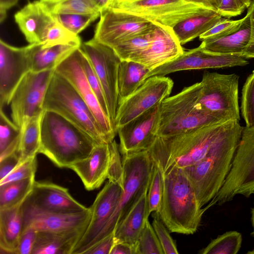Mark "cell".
I'll list each match as a JSON object with an SVG mask.
<instances>
[{
	"label": "cell",
	"mask_w": 254,
	"mask_h": 254,
	"mask_svg": "<svg viewBox=\"0 0 254 254\" xmlns=\"http://www.w3.org/2000/svg\"><path fill=\"white\" fill-rule=\"evenodd\" d=\"M87 227L62 232L37 231L32 254H72Z\"/></svg>",
	"instance_id": "obj_26"
},
{
	"label": "cell",
	"mask_w": 254,
	"mask_h": 254,
	"mask_svg": "<svg viewBox=\"0 0 254 254\" xmlns=\"http://www.w3.org/2000/svg\"><path fill=\"white\" fill-rule=\"evenodd\" d=\"M50 14H98L101 12L91 0H39Z\"/></svg>",
	"instance_id": "obj_34"
},
{
	"label": "cell",
	"mask_w": 254,
	"mask_h": 254,
	"mask_svg": "<svg viewBox=\"0 0 254 254\" xmlns=\"http://www.w3.org/2000/svg\"><path fill=\"white\" fill-rule=\"evenodd\" d=\"M244 127L239 123L200 162L183 169L203 208L217 194L227 177Z\"/></svg>",
	"instance_id": "obj_4"
},
{
	"label": "cell",
	"mask_w": 254,
	"mask_h": 254,
	"mask_svg": "<svg viewBox=\"0 0 254 254\" xmlns=\"http://www.w3.org/2000/svg\"><path fill=\"white\" fill-rule=\"evenodd\" d=\"M0 153L18 138L20 129L0 109Z\"/></svg>",
	"instance_id": "obj_44"
},
{
	"label": "cell",
	"mask_w": 254,
	"mask_h": 254,
	"mask_svg": "<svg viewBox=\"0 0 254 254\" xmlns=\"http://www.w3.org/2000/svg\"><path fill=\"white\" fill-rule=\"evenodd\" d=\"M35 177L0 185V210L22 204L33 188Z\"/></svg>",
	"instance_id": "obj_33"
},
{
	"label": "cell",
	"mask_w": 254,
	"mask_h": 254,
	"mask_svg": "<svg viewBox=\"0 0 254 254\" xmlns=\"http://www.w3.org/2000/svg\"><path fill=\"white\" fill-rule=\"evenodd\" d=\"M153 29L125 41L112 49L121 61H131L138 63L150 44Z\"/></svg>",
	"instance_id": "obj_35"
},
{
	"label": "cell",
	"mask_w": 254,
	"mask_h": 254,
	"mask_svg": "<svg viewBox=\"0 0 254 254\" xmlns=\"http://www.w3.org/2000/svg\"><path fill=\"white\" fill-rule=\"evenodd\" d=\"M37 231L31 227L23 229L16 254H32Z\"/></svg>",
	"instance_id": "obj_48"
},
{
	"label": "cell",
	"mask_w": 254,
	"mask_h": 254,
	"mask_svg": "<svg viewBox=\"0 0 254 254\" xmlns=\"http://www.w3.org/2000/svg\"><path fill=\"white\" fill-rule=\"evenodd\" d=\"M42 113L29 119L20 129L18 149L20 157L19 164L36 157L37 154L39 153L41 144V121Z\"/></svg>",
	"instance_id": "obj_32"
},
{
	"label": "cell",
	"mask_w": 254,
	"mask_h": 254,
	"mask_svg": "<svg viewBox=\"0 0 254 254\" xmlns=\"http://www.w3.org/2000/svg\"><path fill=\"white\" fill-rule=\"evenodd\" d=\"M239 123L231 120L176 135H156L147 151L162 171L172 166L190 167L202 160Z\"/></svg>",
	"instance_id": "obj_1"
},
{
	"label": "cell",
	"mask_w": 254,
	"mask_h": 254,
	"mask_svg": "<svg viewBox=\"0 0 254 254\" xmlns=\"http://www.w3.org/2000/svg\"><path fill=\"white\" fill-rule=\"evenodd\" d=\"M251 222L253 227V231L251 234V236L254 238V205L251 209Z\"/></svg>",
	"instance_id": "obj_57"
},
{
	"label": "cell",
	"mask_w": 254,
	"mask_h": 254,
	"mask_svg": "<svg viewBox=\"0 0 254 254\" xmlns=\"http://www.w3.org/2000/svg\"><path fill=\"white\" fill-rule=\"evenodd\" d=\"M147 189L133 204L114 230L115 243L125 242L135 245L150 213Z\"/></svg>",
	"instance_id": "obj_25"
},
{
	"label": "cell",
	"mask_w": 254,
	"mask_h": 254,
	"mask_svg": "<svg viewBox=\"0 0 254 254\" xmlns=\"http://www.w3.org/2000/svg\"><path fill=\"white\" fill-rule=\"evenodd\" d=\"M109 8L172 29L187 19L217 11L212 7L190 0H119L111 3Z\"/></svg>",
	"instance_id": "obj_7"
},
{
	"label": "cell",
	"mask_w": 254,
	"mask_h": 254,
	"mask_svg": "<svg viewBox=\"0 0 254 254\" xmlns=\"http://www.w3.org/2000/svg\"><path fill=\"white\" fill-rule=\"evenodd\" d=\"M93 4L99 10L101 14L110 7L111 0H91Z\"/></svg>",
	"instance_id": "obj_55"
},
{
	"label": "cell",
	"mask_w": 254,
	"mask_h": 254,
	"mask_svg": "<svg viewBox=\"0 0 254 254\" xmlns=\"http://www.w3.org/2000/svg\"><path fill=\"white\" fill-rule=\"evenodd\" d=\"M100 17L93 38L111 49L148 32L156 25L137 15L112 8L105 10Z\"/></svg>",
	"instance_id": "obj_14"
},
{
	"label": "cell",
	"mask_w": 254,
	"mask_h": 254,
	"mask_svg": "<svg viewBox=\"0 0 254 254\" xmlns=\"http://www.w3.org/2000/svg\"><path fill=\"white\" fill-rule=\"evenodd\" d=\"M31 45V71L40 72L56 68L80 44H67L43 47L40 44Z\"/></svg>",
	"instance_id": "obj_29"
},
{
	"label": "cell",
	"mask_w": 254,
	"mask_h": 254,
	"mask_svg": "<svg viewBox=\"0 0 254 254\" xmlns=\"http://www.w3.org/2000/svg\"><path fill=\"white\" fill-rule=\"evenodd\" d=\"M110 254H136L135 245L125 242H116Z\"/></svg>",
	"instance_id": "obj_53"
},
{
	"label": "cell",
	"mask_w": 254,
	"mask_h": 254,
	"mask_svg": "<svg viewBox=\"0 0 254 254\" xmlns=\"http://www.w3.org/2000/svg\"><path fill=\"white\" fill-rule=\"evenodd\" d=\"M152 226L160 243L164 254H178L175 242L163 222L158 218H155L152 222Z\"/></svg>",
	"instance_id": "obj_47"
},
{
	"label": "cell",
	"mask_w": 254,
	"mask_h": 254,
	"mask_svg": "<svg viewBox=\"0 0 254 254\" xmlns=\"http://www.w3.org/2000/svg\"><path fill=\"white\" fill-rule=\"evenodd\" d=\"M249 7L251 11L250 15L251 27V39L247 49L242 54V56L247 59L254 58V0H253Z\"/></svg>",
	"instance_id": "obj_52"
},
{
	"label": "cell",
	"mask_w": 254,
	"mask_h": 254,
	"mask_svg": "<svg viewBox=\"0 0 254 254\" xmlns=\"http://www.w3.org/2000/svg\"><path fill=\"white\" fill-rule=\"evenodd\" d=\"M99 143L61 115L44 110L41 121L39 153L60 168H67L88 157Z\"/></svg>",
	"instance_id": "obj_2"
},
{
	"label": "cell",
	"mask_w": 254,
	"mask_h": 254,
	"mask_svg": "<svg viewBox=\"0 0 254 254\" xmlns=\"http://www.w3.org/2000/svg\"><path fill=\"white\" fill-rule=\"evenodd\" d=\"M80 48L99 79L105 97L109 119L115 130L114 124L119 106L118 75L121 60L112 49L93 38L82 43Z\"/></svg>",
	"instance_id": "obj_12"
},
{
	"label": "cell",
	"mask_w": 254,
	"mask_h": 254,
	"mask_svg": "<svg viewBox=\"0 0 254 254\" xmlns=\"http://www.w3.org/2000/svg\"><path fill=\"white\" fill-rule=\"evenodd\" d=\"M221 0H215L216 3V4H217V6H218V5L220 3Z\"/></svg>",
	"instance_id": "obj_60"
},
{
	"label": "cell",
	"mask_w": 254,
	"mask_h": 254,
	"mask_svg": "<svg viewBox=\"0 0 254 254\" xmlns=\"http://www.w3.org/2000/svg\"><path fill=\"white\" fill-rule=\"evenodd\" d=\"M248 254H254V250H251V251H250L249 252H247Z\"/></svg>",
	"instance_id": "obj_59"
},
{
	"label": "cell",
	"mask_w": 254,
	"mask_h": 254,
	"mask_svg": "<svg viewBox=\"0 0 254 254\" xmlns=\"http://www.w3.org/2000/svg\"><path fill=\"white\" fill-rule=\"evenodd\" d=\"M81 50L80 63L86 78L104 113L109 118L105 97L99 79L89 60Z\"/></svg>",
	"instance_id": "obj_42"
},
{
	"label": "cell",
	"mask_w": 254,
	"mask_h": 254,
	"mask_svg": "<svg viewBox=\"0 0 254 254\" xmlns=\"http://www.w3.org/2000/svg\"><path fill=\"white\" fill-rule=\"evenodd\" d=\"M37 162L36 157L19 164L8 175L0 181V186L10 182L35 177Z\"/></svg>",
	"instance_id": "obj_45"
},
{
	"label": "cell",
	"mask_w": 254,
	"mask_h": 254,
	"mask_svg": "<svg viewBox=\"0 0 254 254\" xmlns=\"http://www.w3.org/2000/svg\"><path fill=\"white\" fill-rule=\"evenodd\" d=\"M136 254H164L155 231L149 221H146L144 228L135 244Z\"/></svg>",
	"instance_id": "obj_39"
},
{
	"label": "cell",
	"mask_w": 254,
	"mask_h": 254,
	"mask_svg": "<svg viewBox=\"0 0 254 254\" xmlns=\"http://www.w3.org/2000/svg\"><path fill=\"white\" fill-rule=\"evenodd\" d=\"M245 19V16L238 20L222 17L211 29L201 35L199 38L202 41L207 39L219 38L232 34L240 28Z\"/></svg>",
	"instance_id": "obj_43"
},
{
	"label": "cell",
	"mask_w": 254,
	"mask_h": 254,
	"mask_svg": "<svg viewBox=\"0 0 254 254\" xmlns=\"http://www.w3.org/2000/svg\"><path fill=\"white\" fill-rule=\"evenodd\" d=\"M43 108L63 116L85 131L98 143H108L86 103L74 87L55 70L46 93Z\"/></svg>",
	"instance_id": "obj_6"
},
{
	"label": "cell",
	"mask_w": 254,
	"mask_h": 254,
	"mask_svg": "<svg viewBox=\"0 0 254 254\" xmlns=\"http://www.w3.org/2000/svg\"><path fill=\"white\" fill-rule=\"evenodd\" d=\"M119 0H111V4ZM111 5V4H110Z\"/></svg>",
	"instance_id": "obj_61"
},
{
	"label": "cell",
	"mask_w": 254,
	"mask_h": 254,
	"mask_svg": "<svg viewBox=\"0 0 254 254\" xmlns=\"http://www.w3.org/2000/svg\"><path fill=\"white\" fill-rule=\"evenodd\" d=\"M200 86L199 82L184 87L178 93L168 97L161 103L156 135H176L226 121L201 107L198 103Z\"/></svg>",
	"instance_id": "obj_5"
},
{
	"label": "cell",
	"mask_w": 254,
	"mask_h": 254,
	"mask_svg": "<svg viewBox=\"0 0 254 254\" xmlns=\"http://www.w3.org/2000/svg\"><path fill=\"white\" fill-rule=\"evenodd\" d=\"M19 0H0V21L1 23L6 17L7 11L16 5Z\"/></svg>",
	"instance_id": "obj_54"
},
{
	"label": "cell",
	"mask_w": 254,
	"mask_h": 254,
	"mask_svg": "<svg viewBox=\"0 0 254 254\" xmlns=\"http://www.w3.org/2000/svg\"><path fill=\"white\" fill-rule=\"evenodd\" d=\"M239 76L205 71L200 84L198 103L205 111L224 121L240 120Z\"/></svg>",
	"instance_id": "obj_10"
},
{
	"label": "cell",
	"mask_w": 254,
	"mask_h": 254,
	"mask_svg": "<svg viewBox=\"0 0 254 254\" xmlns=\"http://www.w3.org/2000/svg\"><path fill=\"white\" fill-rule=\"evenodd\" d=\"M251 9L249 7L245 19L240 28L227 36L201 41L199 45L203 49L219 54H240L247 49L251 39Z\"/></svg>",
	"instance_id": "obj_27"
},
{
	"label": "cell",
	"mask_w": 254,
	"mask_h": 254,
	"mask_svg": "<svg viewBox=\"0 0 254 254\" xmlns=\"http://www.w3.org/2000/svg\"><path fill=\"white\" fill-rule=\"evenodd\" d=\"M124 189L117 207L100 240L114 230L130 208L149 187L153 163L147 150L122 155Z\"/></svg>",
	"instance_id": "obj_9"
},
{
	"label": "cell",
	"mask_w": 254,
	"mask_h": 254,
	"mask_svg": "<svg viewBox=\"0 0 254 254\" xmlns=\"http://www.w3.org/2000/svg\"><path fill=\"white\" fill-rule=\"evenodd\" d=\"M254 194V126L245 127L231 168L217 194L207 204L208 208L222 205L238 195L249 197Z\"/></svg>",
	"instance_id": "obj_8"
},
{
	"label": "cell",
	"mask_w": 254,
	"mask_h": 254,
	"mask_svg": "<svg viewBox=\"0 0 254 254\" xmlns=\"http://www.w3.org/2000/svg\"><path fill=\"white\" fill-rule=\"evenodd\" d=\"M173 85V80L165 76H153L146 79L133 93L119 103L114 124L117 133L118 128L169 97Z\"/></svg>",
	"instance_id": "obj_13"
},
{
	"label": "cell",
	"mask_w": 254,
	"mask_h": 254,
	"mask_svg": "<svg viewBox=\"0 0 254 254\" xmlns=\"http://www.w3.org/2000/svg\"><path fill=\"white\" fill-rule=\"evenodd\" d=\"M115 243L114 233L113 232L94 244L84 254H110Z\"/></svg>",
	"instance_id": "obj_50"
},
{
	"label": "cell",
	"mask_w": 254,
	"mask_h": 254,
	"mask_svg": "<svg viewBox=\"0 0 254 254\" xmlns=\"http://www.w3.org/2000/svg\"><path fill=\"white\" fill-rule=\"evenodd\" d=\"M192 1L198 2L200 3H202L207 5L210 6L215 8L216 10L217 9V4L215 1V0H190Z\"/></svg>",
	"instance_id": "obj_56"
},
{
	"label": "cell",
	"mask_w": 254,
	"mask_h": 254,
	"mask_svg": "<svg viewBox=\"0 0 254 254\" xmlns=\"http://www.w3.org/2000/svg\"><path fill=\"white\" fill-rule=\"evenodd\" d=\"M249 64L248 59L241 55L211 53L199 46L184 51L175 59L150 70L144 81L151 76H165L179 71L241 66Z\"/></svg>",
	"instance_id": "obj_16"
},
{
	"label": "cell",
	"mask_w": 254,
	"mask_h": 254,
	"mask_svg": "<svg viewBox=\"0 0 254 254\" xmlns=\"http://www.w3.org/2000/svg\"><path fill=\"white\" fill-rule=\"evenodd\" d=\"M182 46L172 28L156 24L150 44L138 63L151 70L182 55Z\"/></svg>",
	"instance_id": "obj_22"
},
{
	"label": "cell",
	"mask_w": 254,
	"mask_h": 254,
	"mask_svg": "<svg viewBox=\"0 0 254 254\" xmlns=\"http://www.w3.org/2000/svg\"><path fill=\"white\" fill-rule=\"evenodd\" d=\"M31 45L22 47L0 40V109L9 105L23 77L31 71Z\"/></svg>",
	"instance_id": "obj_18"
},
{
	"label": "cell",
	"mask_w": 254,
	"mask_h": 254,
	"mask_svg": "<svg viewBox=\"0 0 254 254\" xmlns=\"http://www.w3.org/2000/svg\"><path fill=\"white\" fill-rule=\"evenodd\" d=\"M253 72L254 73V70H253Z\"/></svg>",
	"instance_id": "obj_62"
},
{
	"label": "cell",
	"mask_w": 254,
	"mask_h": 254,
	"mask_svg": "<svg viewBox=\"0 0 254 254\" xmlns=\"http://www.w3.org/2000/svg\"><path fill=\"white\" fill-rule=\"evenodd\" d=\"M22 204L0 210V250L3 253L16 254L23 228Z\"/></svg>",
	"instance_id": "obj_28"
},
{
	"label": "cell",
	"mask_w": 254,
	"mask_h": 254,
	"mask_svg": "<svg viewBox=\"0 0 254 254\" xmlns=\"http://www.w3.org/2000/svg\"><path fill=\"white\" fill-rule=\"evenodd\" d=\"M241 3L244 4L247 8H248L253 1V0H238Z\"/></svg>",
	"instance_id": "obj_58"
},
{
	"label": "cell",
	"mask_w": 254,
	"mask_h": 254,
	"mask_svg": "<svg viewBox=\"0 0 254 254\" xmlns=\"http://www.w3.org/2000/svg\"><path fill=\"white\" fill-rule=\"evenodd\" d=\"M123 189L116 182L108 180L106 183L89 207L91 212L90 221L72 254H84L86 251L100 241L102 233L117 207Z\"/></svg>",
	"instance_id": "obj_15"
},
{
	"label": "cell",
	"mask_w": 254,
	"mask_h": 254,
	"mask_svg": "<svg viewBox=\"0 0 254 254\" xmlns=\"http://www.w3.org/2000/svg\"><path fill=\"white\" fill-rule=\"evenodd\" d=\"M80 47L75 50L55 69L76 89L93 114L108 143L117 134L90 86L80 63Z\"/></svg>",
	"instance_id": "obj_17"
},
{
	"label": "cell",
	"mask_w": 254,
	"mask_h": 254,
	"mask_svg": "<svg viewBox=\"0 0 254 254\" xmlns=\"http://www.w3.org/2000/svg\"><path fill=\"white\" fill-rule=\"evenodd\" d=\"M19 154L14 153L0 160V181L8 175L19 164Z\"/></svg>",
	"instance_id": "obj_51"
},
{
	"label": "cell",
	"mask_w": 254,
	"mask_h": 254,
	"mask_svg": "<svg viewBox=\"0 0 254 254\" xmlns=\"http://www.w3.org/2000/svg\"><path fill=\"white\" fill-rule=\"evenodd\" d=\"M22 208L40 212H74L88 208L75 199L66 188L49 182L35 181Z\"/></svg>",
	"instance_id": "obj_19"
},
{
	"label": "cell",
	"mask_w": 254,
	"mask_h": 254,
	"mask_svg": "<svg viewBox=\"0 0 254 254\" xmlns=\"http://www.w3.org/2000/svg\"><path fill=\"white\" fill-rule=\"evenodd\" d=\"M14 19L29 44H42L50 26L55 22L39 0L25 5L14 15Z\"/></svg>",
	"instance_id": "obj_24"
},
{
	"label": "cell",
	"mask_w": 254,
	"mask_h": 254,
	"mask_svg": "<svg viewBox=\"0 0 254 254\" xmlns=\"http://www.w3.org/2000/svg\"><path fill=\"white\" fill-rule=\"evenodd\" d=\"M152 175L147 191V202L150 214H158L163 195V178L160 168L153 163Z\"/></svg>",
	"instance_id": "obj_38"
},
{
	"label": "cell",
	"mask_w": 254,
	"mask_h": 254,
	"mask_svg": "<svg viewBox=\"0 0 254 254\" xmlns=\"http://www.w3.org/2000/svg\"><path fill=\"white\" fill-rule=\"evenodd\" d=\"M78 44L81 45L80 37L69 32L55 21L49 28L41 44L43 47L58 45Z\"/></svg>",
	"instance_id": "obj_40"
},
{
	"label": "cell",
	"mask_w": 254,
	"mask_h": 254,
	"mask_svg": "<svg viewBox=\"0 0 254 254\" xmlns=\"http://www.w3.org/2000/svg\"><path fill=\"white\" fill-rule=\"evenodd\" d=\"M55 70L30 71L15 89L9 103L10 116L20 129L29 119L43 113L44 98Z\"/></svg>",
	"instance_id": "obj_11"
},
{
	"label": "cell",
	"mask_w": 254,
	"mask_h": 254,
	"mask_svg": "<svg viewBox=\"0 0 254 254\" xmlns=\"http://www.w3.org/2000/svg\"><path fill=\"white\" fill-rule=\"evenodd\" d=\"M222 17L217 11L197 15L179 23L174 27L173 30L183 45L211 29Z\"/></svg>",
	"instance_id": "obj_31"
},
{
	"label": "cell",
	"mask_w": 254,
	"mask_h": 254,
	"mask_svg": "<svg viewBox=\"0 0 254 254\" xmlns=\"http://www.w3.org/2000/svg\"><path fill=\"white\" fill-rule=\"evenodd\" d=\"M246 8V6L238 0H221L217 12L222 17L229 19L240 15Z\"/></svg>",
	"instance_id": "obj_49"
},
{
	"label": "cell",
	"mask_w": 254,
	"mask_h": 254,
	"mask_svg": "<svg viewBox=\"0 0 254 254\" xmlns=\"http://www.w3.org/2000/svg\"><path fill=\"white\" fill-rule=\"evenodd\" d=\"M150 70L131 61H121L118 75L119 104L133 93L144 82Z\"/></svg>",
	"instance_id": "obj_30"
},
{
	"label": "cell",
	"mask_w": 254,
	"mask_h": 254,
	"mask_svg": "<svg viewBox=\"0 0 254 254\" xmlns=\"http://www.w3.org/2000/svg\"><path fill=\"white\" fill-rule=\"evenodd\" d=\"M22 210L23 228L31 227L37 231L62 232L80 229L87 226L91 217L89 207L74 212Z\"/></svg>",
	"instance_id": "obj_21"
},
{
	"label": "cell",
	"mask_w": 254,
	"mask_h": 254,
	"mask_svg": "<svg viewBox=\"0 0 254 254\" xmlns=\"http://www.w3.org/2000/svg\"><path fill=\"white\" fill-rule=\"evenodd\" d=\"M108 144L111 159L108 179L119 183L124 189L123 167L119 144L115 139Z\"/></svg>",
	"instance_id": "obj_46"
},
{
	"label": "cell",
	"mask_w": 254,
	"mask_h": 254,
	"mask_svg": "<svg viewBox=\"0 0 254 254\" xmlns=\"http://www.w3.org/2000/svg\"><path fill=\"white\" fill-rule=\"evenodd\" d=\"M108 143L97 144L89 156L69 167L80 178L88 190L97 189L108 179L111 163Z\"/></svg>",
	"instance_id": "obj_23"
},
{
	"label": "cell",
	"mask_w": 254,
	"mask_h": 254,
	"mask_svg": "<svg viewBox=\"0 0 254 254\" xmlns=\"http://www.w3.org/2000/svg\"><path fill=\"white\" fill-rule=\"evenodd\" d=\"M160 104L118 128L122 155L147 150L151 146L156 136Z\"/></svg>",
	"instance_id": "obj_20"
},
{
	"label": "cell",
	"mask_w": 254,
	"mask_h": 254,
	"mask_svg": "<svg viewBox=\"0 0 254 254\" xmlns=\"http://www.w3.org/2000/svg\"><path fill=\"white\" fill-rule=\"evenodd\" d=\"M242 243V236L236 231H230L212 240L199 252L201 254H237Z\"/></svg>",
	"instance_id": "obj_36"
},
{
	"label": "cell",
	"mask_w": 254,
	"mask_h": 254,
	"mask_svg": "<svg viewBox=\"0 0 254 254\" xmlns=\"http://www.w3.org/2000/svg\"><path fill=\"white\" fill-rule=\"evenodd\" d=\"M241 110L246 127L254 126V73L247 78L242 91Z\"/></svg>",
	"instance_id": "obj_41"
},
{
	"label": "cell",
	"mask_w": 254,
	"mask_h": 254,
	"mask_svg": "<svg viewBox=\"0 0 254 254\" xmlns=\"http://www.w3.org/2000/svg\"><path fill=\"white\" fill-rule=\"evenodd\" d=\"M163 195L158 215L170 232L190 235L197 230L205 212L190 182L182 168L162 171Z\"/></svg>",
	"instance_id": "obj_3"
},
{
	"label": "cell",
	"mask_w": 254,
	"mask_h": 254,
	"mask_svg": "<svg viewBox=\"0 0 254 254\" xmlns=\"http://www.w3.org/2000/svg\"><path fill=\"white\" fill-rule=\"evenodd\" d=\"M54 20L73 34L78 35L100 15L88 14H51Z\"/></svg>",
	"instance_id": "obj_37"
}]
</instances>
